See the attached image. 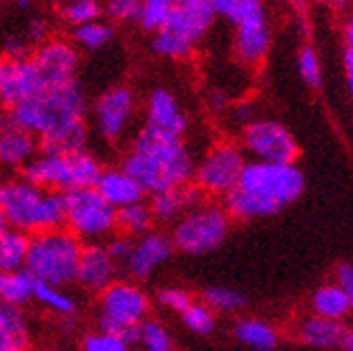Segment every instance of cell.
I'll return each instance as SVG.
<instances>
[{"label": "cell", "instance_id": "cell-1", "mask_svg": "<svg viewBox=\"0 0 353 351\" xmlns=\"http://www.w3.org/2000/svg\"><path fill=\"white\" fill-rule=\"evenodd\" d=\"M304 185V172L297 164L250 160L239 185L222 201V205L237 222L274 218L302 197Z\"/></svg>", "mask_w": 353, "mask_h": 351}, {"label": "cell", "instance_id": "cell-2", "mask_svg": "<svg viewBox=\"0 0 353 351\" xmlns=\"http://www.w3.org/2000/svg\"><path fill=\"white\" fill-rule=\"evenodd\" d=\"M196 164L183 138L166 136L143 126L123 157L121 168L128 170L151 197L168 188L192 183Z\"/></svg>", "mask_w": 353, "mask_h": 351}, {"label": "cell", "instance_id": "cell-3", "mask_svg": "<svg viewBox=\"0 0 353 351\" xmlns=\"http://www.w3.org/2000/svg\"><path fill=\"white\" fill-rule=\"evenodd\" d=\"M88 101L78 80L50 86L17 106L9 108L7 117L26 132L34 134L39 143L57 138L59 134L86 123Z\"/></svg>", "mask_w": 353, "mask_h": 351}, {"label": "cell", "instance_id": "cell-4", "mask_svg": "<svg viewBox=\"0 0 353 351\" xmlns=\"http://www.w3.org/2000/svg\"><path fill=\"white\" fill-rule=\"evenodd\" d=\"M0 222L7 229L39 235L65 226V194L28 179L11 177L0 185Z\"/></svg>", "mask_w": 353, "mask_h": 351}, {"label": "cell", "instance_id": "cell-5", "mask_svg": "<svg viewBox=\"0 0 353 351\" xmlns=\"http://www.w3.org/2000/svg\"><path fill=\"white\" fill-rule=\"evenodd\" d=\"M82 250H84V241H80L65 226L57 231L30 235L26 272L37 283L67 289L78 280Z\"/></svg>", "mask_w": 353, "mask_h": 351}, {"label": "cell", "instance_id": "cell-6", "mask_svg": "<svg viewBox=\"0 0 353 351\" xmlns=\"http://www.w3.org/2000/svg\"><path fill=\"white\" fill-rule=\"evenodd\" d=\"M216 11L207 0H179L168 22L151 34V52L162 59L183 61L216 24Z\"/></svg>", "mask_w": 353, "mask_h": 351}, {"label": "cell", "instance_id": "cell-7", "mask_svg": "<svg viewBox=\"0 0 353 351\" xmlns=\"http://www.w3.org/2000/svg\"><path fill=\"white\" fill-rule=\"evenodd\" d=\"M99 160L88 151L80 153H50L41 151L30 164H26L20 174L24 179L41 188L69 194L86 188H95L101 177Z\"/></svg>", "mask_w": 353, "mask_h": 351}, {"label": "cell", "instance_id": "cell-8", "mask_svg": "<svg viewBox=\"0 0 353 351\" xmlns=\"http://www.w3.org/2000/svg\"><path fill=\"white\" fill-rule=\"evenodd\" d=\"M233 218L228 216L224 205L203 201L176 220L170 229L174 250L190 257H201L216 252L231 233Z\"/></svg>", "mask_w": 353, "mask_h": 351}, {"label": "cell", "instance_id": "cell-9", "mask_svg": "<svg viewBox=\"0 0 353 351\" xmlns=\"http://www.w3.org/2000/svg\"><path fill=\"white\" fill-rule=\"evenodd\" d=\"M151 312V297L132 280L114 283L97 295V325L108 334H125L128 330L143 325Z\"/></svg>", "mask_w": 353, "mask_h": 351}, {"label": "cell", "instance_id": "cell-10", "mask_svg": "<svg viewBox=\"0 0 353 351\" xmlns=\"http://www.w3.org/2000/svg\"><path fill=\"white\" fill-rule=\"evenodd\" d=\"M65 229L84 243H101L117 235V209L95 188L65 194Z\"/></svg>", "mask_w": 353, "mask_h": 351}, {"label": "cell", "instance_id": "cell-11", "mask_svg": "<svg viewBox=\"0 0 353 351\" xmlns=\"http://www.w3.org/2000/svg\"><path fill=\"white\" fill-rule=\"evenodd\" d=\"M248 166L241 145L222 140L211 145L196 164L194 185L205 199H226L239 185L241 174Z\"/></svg>", "mask_w": 353, "mask_h": 351}, {"label": "cell", "instance_id": "cell-12", "mask_svg": "<svg viewBox=\"0 0 353 351\" xmlns=\"http://www.w3.org/2000/svg\"><path fill=\"white\" fill-rule=\"evenodd\" d=\"M239 145L252 162L295 164L299 145L287 126L276 119H256L241 130Z\"/></svg>", "mask_w": 353, "mask_h": 351}, {"label": "cell", "instance_id": "cell-13", "mask_svg": "<svg viewBox=\"0 0 353 351\" xmlns=\"http://www.w3.org/2000/svg\"><path fill=\"white\" fill-rule=\"evenodd\" d=\"M136 114V95L130 86L114 84L105 89L93 103V126L105 143L125 138Z\"/></svg>", "mask_w": 353, "mask_h": 351}, {"label": "cell", "instance_id": "cell-14", "mask_svg": "<svg viewBox=\"0 0 353 351\" xmlns=\"http://www.w3.org/2000/svg\"><path fill=\"white\" fill-rule=\"evenodd\" d=\"M270 48H272V32H270V22L263 0H248L239 22L235 24V39H233L235 57L243 65L259 67L268 59Z\"/></svg>", "mask_w": 353, "mask_h": 351}, {"label": "cell", "instance_id": "cell-15", "mask_svg": "<svg viewBox=\"0 0 353 351\" xmlns=\"http://www.w3.org/2000/svg\"><path fill=\"white\" fill-rule=\"evenodd\" d=\"M48 86L39 74L32 57L20 61L0 63V99L7 108H13L34 95L46 91Z\"/></svg>", "mask_w": 353, "mask_h": 351}, {"label": "cell", "instance_id": "cell-16", "mask_svg": "<svg viewBox=\"0 0 353 351\" xmlns=\"http://www.w3.org/2000/svg\"><path fill=\"white\" fill-rule=\"evenodd\" d=\"M32 61L37 65L46 86H59L76 80L80 65V54L72 41L67 39H50L34 50Z\"/></svg>", "mask_w": 353, "mask_h": 351}, {"label": "cell", "instance_id": "cell-17", "mask_svg": "<svg viewBox=\"0 0 353 351\" xmlns=\"http://www.w3.org/2000/svg\"><path fill=\"white\" fill-rule=\"evenodd\" d=\"M172 252H174V243H172L170 235L151 231L145 237L134 239L132 257L128 259L123 270L128 272V276L132 280L140 283V280L151 278L162 265H166L168 259L172 257Z\"/></svg>", "mask_w": 353, "mask_h": 351}, {"label": "cell", "instance_id": "cell-18", "mask_svg": "<svg viewBox=\"0 0 353 351\" xmlns=\"http://www.w3.org/2000/svg\"><path fill=\"white\" fill-rule=\"evenodd\" d=\"M145 128H151L160 134L183 138L188 132V117L176 99L168 89L157 86L147 97L145 103Z\"/></svg>", "mask_w": 353, "mask_h": 351}, {"label": "cell", "instance_id": "cell-19", "mask_svg": "<svg viewBox=\"0 0 353 351\" xmlns=\"http://www.w3.org/2000/svg\"><path fill=\"white\" fill-rule=\"evenodd\" d=\"M117 270L119 265L110 257L105 243H84L76 285L88 293L99 295L117 280Z\"/></svg>", "mask_w": 353, "mask_h": 351}, {"label": "cell", "instance_id": "cell-20", "mask_svg": "<svg viewBox=\"0 0 353 351\" xmlns=\"http://www.w3.org/2000/svg\"><path fill=\"white\" fill-rule=\"evenodd\" d=\"M39 153H41L39 138L20 128L5 114L3 128H0V162L7 168L22 170Z\"/></svg>", "mask_w": 353, "mask_h": 351}, {"label": "cell", "instance_id": "cell-21", "mask_svg": "<svg viewBox=\"0 0 353 351\" xmlns=\"http://www.w3.org/2000/svg\"><path fill=\"white\" fill-rule=\"evenodd\" d=\"M203 201L205 197L199 192V188L194 183H185V185L168 188V190L157 192V194H151L149 207L155 216V222L174 224Z\"/></svg>", "mask_w": 353, "mask_h": 351}, {"label": "cell", "instance_id": "cell-22", "mask_svg": "<svg viewBox=\"0 0 353 351\" xmlns=\"http://www.w3.org/2000/svg\"><path fill=\"white\" fill-rule=\"evenodd\" d=\"M95 190L117 209V212L123 207L143 203L147 197L145 188L140 185L128 170H123L121 166L119 168H103Z\"/></svg>", "mask_w": 353, "mask_h": 351}, {"label": "cell", "instance_id": "cell-23", "mask_svg": "<svg viewBox=\"0 0 353 351\" xmlns=\"http://www.w3.org/2000/svg\"><path fill=\"white\" fill-rule=\"evenodd\" d=\"M347 325L341 321H332L316 314H306L295 325V339L314 349H334L341 347Z\"/></svg>", "mask_w": 353, "mask_h": 351}, {"label": "cell", "instance_id": "cell-24", "mask_svg": "<svg viewBox=\"0 0 353 351\" xmlns=\"http://www.w3.org/2000/svg\"><path fill=\"white\" fill-rule=\"evenodd\" d=\"M0 351H30V325L24 308L0 306Z\"/></svg>", "mask_w": 353, "mask_h": 351}, {"label": "cell", "instance_id": "cell-25", "mask_svg": "<svg viewBox=\"0 0 353 351\" xmlns=\"http://www.w3.org/2000/svg\"><path fill=\"white\" fill-rule=\"evenodd\" d=\"M310 312L316 317H325L332 321H345L351 314V304L345 291L336 283H327L316 287L310 295Z\"/></svg>", "mask_w": 353, "mask_h": 351}, {"label": "cell", "instance_id": "cell-26", "mask_svg": "<svg viewBox=\"0 0 353 351\" xmlns=\"http://www.w3.org/2000/svg\"><path fill=\"white\" fill-rule=\"evenodd\" d=\"M235 339L254 351H274L280 343V332L265 319L243 317L237 319L233 325Z\"/></svg>", "mask_w": 353, "mask_h": 351}, {"label": "cell", "instance_id": "cell-27", "mask_svg": "<svg viewBox=\"0 0 353 351\" xmlns=\"http://www.w3.org/2000/svg\"><path fill=\"white\" fill-rule=\"evenodd\" d=\"M34 291H37V280L26 270L0 274V300L3 304L24 308L26 304L34 302Z\"/></svg>", "mask_w": 353, "mask_h": 351}, {"label": "cell", "instance_id": "cell-28", "mask_svg": "<svg viewBox=\"0 0 353 351\" xmlns=\"http://www.w3.org/2000/svg\"><path fill=\"white\" fill-rule=\"evenodd\" d=\"M28 252H30V235L3 226V231H0V270L3 272L26 270Z\"/></svg>", "mask_w": 353, "mask_h": 351}, {"label": "cell", "instance_id": "cell-29", "mask_svg": "<svg viewBox=\"0 0 353 351\" xmlns=\"http://www.w3.org/2000/svg\"><path fill=\"white\" fill-rule=\"evenodd\" d=\"M155 216L149 207V201L123 207L117 212V233L128 235L132 239H140L153 231Z\"/></svg>", "mask_w": 353, "mask_h": 351}, {"label": "cell", "instance_id": "cell-30", "mask_svg": "<svg viewBox=\"0 0 353 351\" xmlns=\"http://www.w3.org/2000/svg\"><path fill=\"white\" fill-rule=\"evenodd\" d=\"M34 302L39 306H43L48 312L57 314V317H72V314L78 310V302L76 297L69 293L63 287H54V285H46V283H37V291H34Z\"/></svg>", "mask_w": 353, "mask_h": 351}, {"label": "cell", "instance_id": "cell-31", "mask_svg": "<svg viewBox=\"0 0 353 351\" xmlns=\"http://www.w3.org/2000/svg\"><path fill=\"white\" fill-rule=\"evenodd\" d=\"M114 39V26L112 22H91L78 28H72V43L84 52H99Z\"/></svg>", "mask_w": 353, "mask_h": 351}, {"label": "cell", "instance_id": "cell-32", "mask_svg": "<svg viewBox=\"0 0 353 351\" xmlns=\"http://www.w3.org/2000/svg\"><path fill=\"white\" fill-rule=\"evenodd\" d=\"M59 15L67 26L78 28L97 22L103 15V3H99V0H65L59 7Z\"/></svg>", "mask_w": 353, "mask_h": 351}, {"label": "cell", "instance_id": "cell-33", "mask_svg": "<svg viewBox=\"0 0 353 351\" xmlns=\"http://www.w3.org/2000/svg\"><path fill=\"white\" fill-rule=\"evenodd\" d=\"M203 302L220 314H235L245 306V295L231 287H209L203 293Z\"/></svg>", "mask_w": 353, "mask_h": 351}, {"label": "cell", "instance_id": "cell-34", "mask_svg": "<svg viewBox=\"0 0 353 351\" xmlns=\"http://www.w3.org/2000/svg\"><path fill=\"white\" fill-rule=\"evenodd\" d=\"M140 351H172V337L166 325L157 319H147L138 328V345Z\"/></svg>", "mask_w": 353, "mask_h": 351}, {"label": "cell", "instance_id": "cell-35", "mask_svg": "<svg viewBox=\"0 0 353 351\" xmlns=\"http://www.w3.org/2000/svg\"><path fill=\"white\" fill-rule=\"evenodd\" d=\"M176 3H179V0H143V13H140L138 26L145 32L155 34L168 22V17L172 15Z\"/></svg>", "mask_w": 353, "mask_h": 351}, {"label": "cell", "instance_id": "cell-36", "mask_svg": "<svg viewBox=\"0 0 353 351\" xmlns=\"http://www.w3.org/2000/svg\"><path fill=\"white\" fill-rule=\"evenodd\" d=\"M183 325L192 332V334L199 337H209L211 332L216 330V312L211 310L205 302H194L183 314Z\"/></svg>", "mask_w": 353, "mask_h": 351}, {"label": "cell", "instance_id": "cell-37", "mask_svg": "<svg viewBox=\"0 0 353 351\" xmlns=\"http://www.w3.org/2000/svg\"><path fill=\"white\" fill-rule=\"evenodd\" d=\"M297 69L302 80L310 86V89H319L323 82V67H321V59L319 52H316L312 46H302L297 52Z\"/></svg>", "mask_w": 353, "mask_h": 351}, {"label": "cell", "instance_id": "cell-38", "mask_svg": "<svg viewBox=\"0 0 353 351\" xmlns=\"http://www.w3.org/2000/svg\"><path fill=\"white\" fill-rule=\"evenodd\" d=\"M140 13H143V0H103V15L114 24H138Z\"/></svg>", "mask_w": 353, "mask_h": 351}, {"label": "cell", "instance_id": "cell-39", "mask_svg": "<svg viewBox=\"0 0 353 351\" xmlns=\"http://www.w3.org/2000/svg\"><path fill=\"white\" fill-rule=\"evenodd\" d=\"M80 351H132V347L117 334H108L103 330L88 332L80 343Z\"/></svg>", "mask_w": 353, "mask_h": 351}, {"label": "cell", "instance_id": "cell-40", "mask_svg": "<svg viewBox=\"0 0 353 351\" xmlns=\"http://www.w3.org/2000/svg\"><path fill=\"white\" fill-rule=\"evenodd\" d=\"M155 300L162 308H166L170 312H176V314H183L194 304V297L181 287H164V289L157 291Z\"/></svg>", "mask_w": 353, "mask_h": 351}, {"label": "cell", "instance_id": "cell-41", "mask_svg": "<svg viewBox=\"0 0 353 351\" xmlns=\"http://www.w3.org/2000/svg\"><path fill=\"white\" fill-rule=\"evenodd\" d=\"M105 248H108V252L114 259L117 265L125 268V263H128V259L132 257V250H134V239L128 237V235L117 233V235H112L108 241H105Z\"/></svg>", "mask_w": 353, "mask_h": 351}, {"label": "cell", "instance_id": "cell-42", "mask_svg": "<svg viewBox=\"0 0 353 351\" xmlns=\"http://www.w3.org/2000/svg\"><path fill=\"white\" fill-rule=\"evenodd\" d=\"M207 3L216 11L218 17H224L226 22L237 24L248 0H207Z\"/></svg>", "mask_w": 353, "mask_h": 351}, {"label": "cell", "instance_id": "cell-43", "mask_svg": "<svg viewBox=\"0 0 353 351\" xmlns=\"http://www.w3.org/2000/svg\"><path fill=\"white\" fill-rule=\"evenodd\" d=\"M24 39L32 46H43L46 41H50V24L43 17H30L26 22V28H24Z\"/></svg>", "mask_w": 353, "mask_h": 351}, {"label": "cell", "instance_id": "cell-44", "mask_svg": "<svg viewBox=\"0 0 353 351\" xmlns=\"http://www.w3.org/2000/svg\"><path fill=\"white\" fill-rule=\"evenodd\" d=\"M3 52L7 61H20V59H28V41L24 37H17V34H9L3 41Z\"/></svg>", "mask_w": 353, "mask_h": 351}, {"label": "cell", "instance_id": "cell-45", "mask_svg": "<svg viewBox=\"0 0 353 351\" xmlns=\"http://www.w3.org/2000/svg\"><path fill=\"white\" fill-rule=\"evenodd\" d=\"M334 283H336L349 297L351 312H353V265L351 263H341L336 272H334Z\"/></svg>", "mask_w": 353, "mask_h": 351}, {"label": "cell", "instance_id": "cell-46", "mask_svg": "<svg viewBox=\"0 0 353 351\" xmlns=\"http://www.w3.org/2000/svg\"><path fill=\"white\" fill-rule=\"evenodd\" d=\"M228 114L233 117V121L237 123V126L243 130V128H248L252 121H256L254 117V106L250 101H237L231 106V110H228Z\"/></svg>", "mask_w": 353, "mask_h": 351}, {"label": "cell", "instance_id": "cell-47", "mask_svg": "<svg viewBox=\"0 0 353 351\" xmlns=\"http://www.w3.org/2000/svg\"><path fill=\"white\" fill-rule=\"evenodd\" d=\"M207 103H209L211 112H216V114H222V112H228V110H231V101H228L226 93L220 91V89H214V91L209 93Z\"/></svg>", "mask_w": 353, "mask_h": 351}, {"label": "cell", "instance_id": "cell-48", "mask_svg": "<svg viewBox=\"0 0 353 351\" xmlns=\"http://www.w3.org/2000/svg\"><path fill=\"white\" fill-rule=\"evenodd\" d=\"M345 72H347L349 93L353 97V50H345Z\"/></svg>", "mask_w": 353, "mask_h": 351}, {"label": "cell", "instance_id": "cell-49", "mask_svg": "<svg viewBox=\"0 0 353 351\" xmlns=\"http://www.w3.org/2000/svg\"><path fill=\"white\" fill-rule=\"evenodd\" d=\"M343 34H345V43H347V50H353V13L347 17L345 28H343Z\"/></svg>", "mask_w": 353, "mask_h": 351}, {"label": "cell", "instance_id": "cell-50", "mask_svg": "<svg viewBox=\"0 0 353 351\" xmlns=\"http://www.w3.org/2000/svg\"><path fill=\"white\" fill-rule=\"evenodd\" d=\"M341 349H343V351H353V328H347V330H345V337H343Z\"/></svg>", "mask_w": 353, "mask_h": 351}, {"label": "cell", "instance_id": "cell-51", "mask_svg": "<svg viewBox=\"0 0 353 351\" xmlns=\"http://www.w3.org/2000/svg\"><path fill=\"white\" fill-rule=\"evenodd\" d=\"M319 3H325V5H330L334 9H345V7H349L353 3V0H319Z\"/></svg>", "mask_w": 353, "mask_h": 351}, {"label": "cell", "instance_id": "cell-52", "mask_svg": "<svg viewBox=\"0 0 353 351\" xmlns=\"http://www.w3.org/2000/svg\"><path fill=\"white\" fill-rule=\"evenodd\" d=\"M15 7L24 11V9H30V0H15Z\"/></svg>", "mask_w": 353, "mask_h": 351}, {"label": "cell", "instance_id": "cell-53", "mask_svg": "<svg viewBox=\"0 0 353 351\" xmlns=\"http://www.w3.org/2000/svg\"><path fill=\"white\" fill-rule=\"evenodd\" d=\"M50 351H67V349H50Z\"/></svg>", "mask_w": 353, "mask_h": 351}]
</instances>
